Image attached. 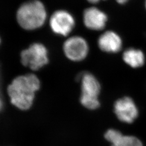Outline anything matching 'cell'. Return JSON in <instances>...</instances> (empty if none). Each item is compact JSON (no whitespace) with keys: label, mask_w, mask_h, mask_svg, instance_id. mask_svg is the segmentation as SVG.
I'll use <instances>...</instances> for the list:
<instances>
[{"label":"cell","mask_w":146,"mask_h":146,"mask_svg":"<svg viewBox=\"0 0 146 146\" xmlns=\"http://www.w3.org/2000/svg\"><path fill=\"white\" fill-rule=\"evenodd\" d=\"M40 88V81L35 74H28L16 77L7 89L11 104L21 110L31 108L35 93Z\"/></svg>","instance_id":"obj_1"},{"label":"cell","mask_w":146,"mask_h":146,"mask_svg":"<svg viewBox=\"0 0 146 146\" xmlns=\"http://www.w3.org/2000/svg\"><path fill=\"white\" fill-rule=\"evenodd\" d=\"M16 19L19 25L27 31L40 28L47 19L44 5L38 0H31L23 3L18 9Z\"/></svg>","instance_id":"obj_2"},{"label":"cell","mask_w":146,"mask_h":146,"mask_svg":"<svg viewBox=\"0 0 146 146\" xmlns=\"http://www.w3.org/2000/svg\"><path fill=\"white\" fill-rule=\"evenodd\" d=\"M81 84L80 102L85 108L95 110L100 106L99 96L101 92V84L93 74L84 72L79 75Z\"/></svg>","instance_id":"obj_3"},{"label":"cell","mask_w":146,"mask_h":146,"mask_svg":"<svg viewBox=\"0 0 146 146\" xmlns=\"http://www.w3.org/2000/svg\"><path fill=\"white\" fill-rule=\"evenodd\" d=\"M22 64L33 70H38L49 61L46 47L40 43H34L22 51L20 55Z\"/></svg>","instance_id":"obj_4"},{"label":"cell","mask_w":146,"mask_h":146,"mask_svg":"<svg viewBox=\"0 0 146 146\" xmlns=\"http://www.w3.org/2000/svg\"><path fill=\"white\" fill-rule=\"evenodd\" d=\"M63 52L69 60L74 62L84 60L88 55V43L82 37L72 36L63 44Z\"/></svg>","instance_id":"obj_5"},{"label":"cell","mask_w":146,"mask_h":146,"mask_svg":"<svg viewBox=\"0 0 146 146\" xmlns=\"http://www.w3.org/2000/svg\"><path fill=\"white\" fill-rule=\"evenodd\" d=\"M75 26V19L67 11H56L52 14L50 19V27L52 31L59 35L67 36L72 31Z\"/></svg>","instance_id":"obj_6"},{"label":"cell","mask_w":146,"mask_h":146,"mask_svg":"<svg viewBox=\"0 0 146 146\" xmlns=\"http://www.w3.org/2000/svg\"><path fill=\"white\" fill-rule=\"evenodd\" d=\"M114 111L120 121L128 124L133 123L139 116V110L135 102L128 96L120 98L115 101Z\"/></svg>","instance_id":"obj_7"},{"label":"cell","mask_w":146,"mask_h":146,"mask_svg":"<svg viewBox=\"0 0 146 146\" xmlns=\"http://www.w3.org/2000/svg\"><path fill=\"white\" fill-rule=\"evenodd\" d=\"M84 25L88 29L100 31L104 29L108 22V16L97 7H92L86 9L83 14Z\"/></svg>","instance_id":"obj_8"},{"label":"cell","mask_w":146,"mask_h":146,"mask_svg":"<svg viewBox=\"0 0 146 146\" xmlns=\"http://www.w3.org/2000/svg\"><path fill=\"white\" fill-rule=\"evenodd\" d=\"M98 46L104 52L114 54L121 50L123 42L120 35L116 32L108 31L104 32L98 40Z\"/></svg>","instance_id":"obj_9"},{"label":"cell","mask_w":146,"mask_h":146,"mask_svg":"<svg viewBox=\"0 0 146 146\" xmlns=\"http://www.w3.org/2000/svg\"><path fill=\"white\" fill-rule=\"evenodd\" d=\"M123 61L133 68H141L146 62V56L141 50L135 48H129L123 52Z\"/></svg>","instance_id":"obj_10"},{"label":"cell","mask_w":146,"mask_h":146,"mask_svg":"<svg viewBox=\"0 0 146 146\" xmlns=\"http://www.w3.org/2000/svg\"><path fill=\"white\" fill-rule=\"evenodd\" d=\"M111 146H143L141 140L134 136L124 135L123 134Z\"/></svg>","instance_id":"obj_11"},{"label":"cell","mask_w":146,"mask_h":146,"mask_svg":"<svg viewBox=\"0 0 146 146\" xmlns=\"http://www.w3.org/2000/svg\"><path fill=\"white\" fill-rule=\"evenodd\" d=\"M122 134L120 131L115 129H110L105 133L104 138L111 144L115 142Z\"/></svg>","instance_id":"obj_12"},{"label":"cell","mask_w":146,"mask_h":146,"mask_svg":"<svg viewBox=\"0 0 146 146\" xmlns=\"http://www.w3.org/2000/svg\"><path fill=\"white\" fill-rule=\"evenodd\" d=\"M116 1L120 5H124L128 1V0H116Z\"/></svg>","instance_id":"obj_13"},{"label":"cell","mask_w":146,"mask_h":146,"mask_svg":"<svg viewBox=\"0 0 146 146\" xmlns=\"http://www.w3.org/2000/svg\"><path fill=\"white\" fill-rule=\"evenodd\" d=\"M87 1L90 3L96 4V3H99L100 1H102V0H87Z\"/></svg>","instance_id":"obj_14"},{"label":"cell","mask_w":146,"mask_h":146,"mask_svg":"<svg viewBox=\"0 0 146 146\" xmlns=\"http://www.w3.org/2000/svg\"><path fill=\"white\" fill-rule=\"evenodd\" d=\"M2 107H3V101H2V99L0 98V110H2Z\"/></svg>","instance_id":"obj_15"},{"label":"cell","mask_w":146,"mask_h":146,"mask_svg":"<svg viewBox=\"0 0 146 146\" xmlns=\"http://www.w3.org/2000/svg\"><path fill=\"white\" fill-rule=\"evenodd\" d=\"M145 8H146V0L145 1Z\"/></svg>","instance_id":"obj_16"},{"label":"cell","mask_w":146,"mask_h":146,"mask_svg":"<svg viewBox=\"0 0 146 146\" xmlns=\"http://www.w3.org/2000/svg\"><path fill=\"white\" fill-rule=\"evenodd\" d=\"M0 43H1V38H0Z\"/></svg>","instance_id":"obj_17"}]
</instances>
